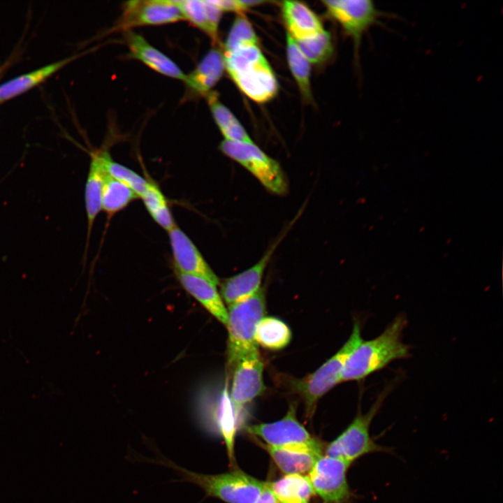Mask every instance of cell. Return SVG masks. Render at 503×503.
I'll list each match as a JSON object with an SVG mask.
<instances>
[{
	"mask_svg": "<svg viewBox=\"0 0 503 503\" xmlns=\"http://www.w3.org/2000/svg\"><path fill=\"white\" fill-rule=\"evenodd\" d=\"M407 323L406 315L400 314L377 337L363 340L346 360L340 383L363 379L395 360L409 358L411 348L402 342Z\"/></svg>",
	"mask_w": 503,
	"mask_h": 503,
	"instance_id": "6da1fadb",
	"label": "cell"
},
{
	"mask_svg": "<svg viewBox=\"0 0 503 503\" xmlns=\"http://www.w3.org/2000/svg\"><path fill=\"white\" fill-rule=\"evenodd\" d=\"M223 53L225 69L247 96L260 103L274 98L278 92V82L258 45Z\"/></svg>",
	"mask_w": 503,
	"mask_h": 503,
	"instance_id": "7a4b0ae2",
	"label": "cell"
},
{
	"mask_svg": "<svg viewBox=\"0 0 503 503\" xmlns=\"http://www.w3.org/2000/svg\"><path fill=\"white\" fill-rule=\"evenodd\" d=\"M152 462L174 469L182 481L194 483L201 488L207 496L226 503H256L267 486V482L261 481L241 470L203 474L178 466L163 456Z\"/></svg>",
	"mask_w": 503,
	"mask_h": 503,
	"instance_id": "3957f363",
	"label": "cell"
},
{
	"mask_svg": "<svg viewBox=\"0 0 503 503\" xmlns=\"http://www.w3.org/2000/svg\"><path fill=\"white\" fill-rule=\"evenodd\" d=\"M389 385L377 396L370 409L363 414L359 409L356 417L347 428L326 447V456L343 459L351 464L357 459L371 453L393 454V449L376 442L370 430L373 418L380 410L391 392Z\"/></svg>",
	"mask_w": 503,
	"mask_h": 503,
	"instance_id": "277c9868",
	"label": "cell"
},
{
	"mask_svg": "<svg viewBox=\"0 0 503 503\" xmlns=\"http://www.w3.org/2000/svg\"><path fill=\"white\" fill-rule=\"evenodd\" d=\"M358 321L354 322L350 337L340 350L313 373L293 380L291 388L302 399L307 415L311 416L319 399L340 383L341 373L349 356L363 341Z\"/></svg>",
	"mask_w": 503,
	"mask_h": 503,
	"instance_id": "5b68a950",
	"label": "cell"
},
{
	"mask_svg": "<svg viewBox=\"0 0 503 503\" xmlns=\"http://www.w3.org/2000/svg\"><path fill=\"white\" fill-rule=\"evenodd\" d=\"M265 314V296L261 287L254 295L228 306L227 360L230 367L240 356L258 350L255 333Z\"/></svg>",
	"mask_w": 503,
	"mask_h": 503,
	"instance_id": "8992f818",
	"label": "cell"
},
{
	"mask_svg": "<svg viewBox=\"0 0 503 503\" xmlns=\"http://www.w3.org/2000/svg\"><path fill=\"white\" fill-rule=\"evenodd\" d=\"M220 151L250 172L269 191L284 195L288 183L279 163L254 143L224 140Z\"/></svg>",
	"mask_w": 503,
	"mask_h": 503,
	"instance_id": "52a82bcc",
	"label": "cell"
},
{
	"mask_svg": "<svg viewBox=\"0 0 503 503\" xmlns=\"http://www.w3.org/2000/svg\"><path fill=\"white\" fill-rule=\"evenodd\" d=\"M263 365L258 349L242 355L229 367L232 371L229 399L239 425L243 407L265 389Z\"/></svg>",
	"mask_w": 503,
	"mask_h": 503,
	"instance_id": "ba28073f",
	"label": "cell"
},
{
	"mask_svg": "<svg viewBox=\"0 0 503 503\" xmlns=\"http://www.w3.org/2000/svg\"><path fill=\"white\" fill-rule=\"evenodd\" d=\"M322 3L328 15L352 38L358 53L363 36L379 22L382 13L370 0H326Z\"/></svg>",
	"mask_w": 503,
	"mask_h": 503,
	"instance_id": "9c48e42d",
	"label": "cell"
},
{
	"mask_svg": "<svg viewBox=\"0 0 503 503\" xmlns=\"http://www.w3.org/2000/svg\"><path fill=\"white\" fill-rule=\"evenodd\" d=\"M351 465L343 459L326 455L314 463L307 477L314 493L324 503H348L353 497L347 477Z\"/></svg>",
	"mask_w": 503,
	"mask_h": 503,
	"instance_id": "30bf717a",
	"label": "cell"
},
{
	"mask_svg": "<svg viewBox=\"0 0 503 503\" xmlns=\"http://www.w3.org/2000/svg\"><path fill=\"white\" fill-rule=\"evenodd\" d=\"M184 20L176 1H130L123 6L122 15L111 31H127L138 26L161 25Z\"/></svg>",
	"mask_w": 503,
	"mask_h": 503,
	"instance_id": "8fae6325",
	"label": "cell"
},
{
	"mask_svg": "<svg viewBox=\"0 0 503 503\" xmlns=\"http://www.w3.org/2000/svg\"><path fill=\"white\" fill-rule=\"evenodd\" d=\"M296 410V406L291 404L286 414L280 420L247 425L245 430L250 435L262 439L267 445L271 446H321L298 421Z\"/></svg>",
	"mask_w": 503,
	"mask_h": 503,
	"instance_id": "7c38bea8",
	"label": "cell"
},
{
	"mask_svg": "<svg viewBox=\"0 0 503 503\" xmlns=\"http://www.w3.org/2000/svg\"><path fill=\"white\" fill-rule=\"evenodd\" d=\"M176 272L203 277L214 285L219 279L190 238L177 226L168 232Z\"/></svg>",
	"mask_w": 503,
	"mask_h": 503,
	"instance_id": "4fadbf2b",
	"label": "cell"
},
{
	"mask_svg": "<svg viewBox=\"0 0 503 503\" xmlns=\"http://www.w3.org/2000/svg\"><path fill=\"white\" fill-rule=\"evenodd\" d=\"M279 240L273 244L251 268L226 279L221 284L220 295L228 306L240 302L254 295L261 287L265 270Z\"/></svg>",
	"mask_w": 503,
	"mask_h": 503,
	"instance_id": "5bb4252c",
	"label": "cell"
},
{
	"mask_svg": "<svg viewBox=\"0 0 503 503\" xmlns=\"http://www.w3.org/2000/svg\"><path fill=\"white\" fill-rule=\"evenodd\" d=\"M124 39L129 48L130 57L139 60L165 76L184 80L186 75L180 67L168 57L150 45L141 35L127 30L124 31Z\"/></svg>",
	"mask_w": 503,
	"mask_h": 503,
	"instance_id": "9a60e30c",
	"label": "cell"
},
{
	"mask_svg": "<svg viewBox=\"0 0 503 503\" xmlns=\"http://www.w3.org/2000/svg\"><path fill=\"white\" fill-rule=\"evenodd\" d=\"M279 469L286 474L309 472L322 456V447L307 445L275 447L261 444Z\"/></svg>",
	"mask_w": 503,
	"mask_h": 503,
	"instance_id": "2e32d148",
	"label": "cell"
},
{
	"mask_svg": "<svg viewBox=\"0 0 503 503\" xmlns=\"http://www.w3.org/2000/svg\"><path fill=\"white\" fill-rule=\"evenodd\" d=\"M225 69L224 53L218 48L210 50L189 75L184 83L196 96H206L219 82Z\"/></svg>",
	"mask_w": 503,
	"mask_h": 503,
	"instance_id": "e0dca14e",
	"label": "cell"
},
{
	"mask_svg": "<svg viewBox=\"0 0 503 503\" xmlns=\"http://www.w3.org/2000/svg\"><path fill=\"white\" fill-rule=\"evenodd\" d=\"M182 286L221 323L226 326L228 310L217 286L198 276L176 272Z\"/></svg>",
	"mask_w": 503,
	"mask_h": 503,
	"instance_id": "ac0fdd59",
	"label": "cell"
},
{
	"mask_svg": "<svg viewBox=\"0 0 503 503\" xmlns=\"http://www.w3.org/2000/svg\"><path fill=\"white\" fill-rule=\"evenodd\" d=\"M282 13L287 33L294 40L309 38L324 30L316 13L302 2L283 1Z\"/></svg>",
	"mask_w": 503,
	"mask_h": 503,
	"instance_id": "d6986e66",
	"label": "cell"
},
{
	"mask_svg": "<svg viewBox=\"0 0 503 503\" xmlns=\"http://www.w3.org/2000/svg\"><path fill=\"white\" fill-rule=\"evenodd\" d=\"M103 150L91 153L89 172L85 184V201L87 220L88 245L94 221L101 210V194L104 177L106 172L103 160Z\"/></svg>",
	"mask_w": 503,
	"mask_h": 503,
	"instance_id": "ffe728a7",
	"label": "cell"
},
{
	"mask_svg": "<svg viewBox=\"0 0 503 503\" xmlns=\"http://www.w3.org/2000/svg\"><path fill=\"white\" fill-rule=\"evenodd\" d=\"M176 2L184 20L205 33L214 43H218L219 24L223 12L211 0H184Z\"/></svg>",
	"mask_w": 503,
	"mask_h": 503,
	"instance_id": "44dd1931",
	"label": "cell"
},
{
	"mask_svg": "<svg viewBox=\"0 0 503 503\" xmlns=\"http://www.w3.org/2000/svg\"><path fill=\"white\" fill-rule=\"evenodd\" d=\"M77 56H72L24 73L0 85V103L31 89L65 66Z\"/></svg>",
	"mask_w": 503,
	"mask_h": 503,
	"instance_id": "7402d4cb",
	"label": "cell"
},
{
	"mask_svg": "<svg viewBox=\"0 0 503 503\" xmlns=\"http://www.w3.org/2000/svg\"><path fill=\"white\" fill-rule=\"evenodd\" d=\"M213 118L224 140L234 142L253 143L243 126L219 100L217 92L211 91L206 96Z\"/></svg>",
	"mask_w": 503,
	"mask_h": 503,
	"instance_id": "603a6c76",
	"label": "cell"
},
{
	"mask_svg": "<svg viewBox=\"0 0 503 503\" xmlns=\"http://www.w3.org/2000/svg\"><path fill=\"white\" fill-rule=\"evenodd\" d=\"M268 487L279 503L308 501L314 494L308 477L300 474H286Z\"/></svg>",
	"mask_w": 503,
	"mask_h": 503,
	"instance_id": "cb8c5ba5",
	"label": "cell"
},
{
	"mask_svg": "<svg viewBox=\"0 0 503 503\" xmlns=\"http://www.w3.org/2000/svg\"><path fill=\"white\" fill-rule=\"evenodd\" d=\"M291 340L289 326L282 320L264 316L258 323L255 333V342L264 349L278 351L285 348Z\"/></svg>",
	"mask_w": 503,
	"mask_h": 503,
	"instance_id": "d4e9b609",
	"label": "cell"
},
{
	"mask_svg": "<svg viewBox=\"0 0 503 503\" xmlns=\"http://www.w3.org/2000/svg\"><path fill=\"white\" fill-rule=\"evenodd\" d=\"M286 58L291 72L304 99L311 101L310 62L303 55L295 40L286 34Z\"/></svg>",
	"mask_w": 503,
	"mask_h": 503,
	"instance_id": "484cf974",
	"label": "cell"
},
{
	"mask_svg": "<svg viewBox=\"0 0 503 503\" xmlns=\"http://www.w3.org/2000/svg\"><path fill=\"white\" fill-rule=\"evenodd\" d=\"M138 196L127 186L105 174L101 194V210L109 216L124 209Z\"/></svg>",
	"mask_w": 503,
	"mask_h": 503,
	"instance_id": "4316f807",
	"label": "cell"
},
{
	"mask_svg": "<svg viewBox=\"0 0 503 503\" xmlns=\"http://www.w3.org/2000/svg\"><path fill=\"white\" fill-rule=\"evenodd\" d=\"M140 198L152 218L162 228L168 232L176 226L168 201L155 184L150 181Z\"/></svg>",
	"mask_w": 503,
	"mask_h": 503,
	"instance_id": "83f0119b",
	"label": "cell"
},
{
	"mask_svg": "<svg viewBox=\"0 0 503 503\" xmlns=\"http://www.w3.org/2000/svg\"><path fill=\"white\" fill-rule=\"evenodd\" d=\"M295 41L310 64L323 63L330 57L333 52L330 34L325 29L309 38L295 40Z\"/></svg>",
	"mask_w": 503,
	"mask_h": 503,
	"instance_id": "f1b7e54d",
	"label": "cell"
},
{
	"mask_svg": "<svg viewBox=\"0 0 503 503\" xmlns=\"http://www.w3.org/2000/svg\"><path fill=\"white\" fill-rule=\"evenodd\" d=\"M103 160L106 173L129 187L140 198L145 192L149 182L133 170L115 162L106 150L103 152Z\"/></svg>",
	"mask_w": 503,
	"mask_h": 503,
	"instance_id": "f546056e",
	"label": "cell"
},
{
	"mask_svg": "<svg viewBox=\"0 0 503 503\" xmlns=\"http://www.w3.org/2000/svg\"><path fill=\"white\" fill-rule=\"evenodd\" d=\"M249 45H258V39L249 21L244 15H239L227 36L223 52Z\"/></svg>",
	"mask_w": 503,
	"mask_h": 503,
	"instance_id": "4dcf8cb0",
	"label": "cell"
},
{
	"mask_svg": "<svg viewBox=\"0 0 503 503\" xmlns=\"http://www.w3.org/2000/svg\"><path fill=\"white\" fill-rule=\"evenodd\" d=\"M212 2L222 12H235L239 15H243V13L250 8L265 3L266 1L259 0H217L212 1Z\"/></svg>",
	"mask_w": 503,
	"mask_h": 503,
	"instance_id": "1f68e13d",
	"label": "cell"
},
{
	"mask_svg": "<svg viewBox=\"0 0 503 503\" xmlns=\"http://www.w3.org/2000/svg\"><path fill=\"white\" fill-rule=\"evenodd\" d=\"M256 503H279L269 488L268 482Z\"/></svg>",
	"mask_w": 503,
	"mask_h": 503,
	"instance_id": "d6a6232c",
	"label": "cell"
},
{
	"mask_svg": "<svg viewBox=\"0 0 503 503\" xmlns=\"http://www.w3.org/2000/svg\"><path fill=\"white\" fill-rule=\"evenodd\" d=\"M293 503H309L308 501H301V502H296Z\"/></svg>",
	"mask_w": 503,
	"mask_h": 503,
	"instance_id": "836d02e7",
	"label": "cell"
}]
</instances>
